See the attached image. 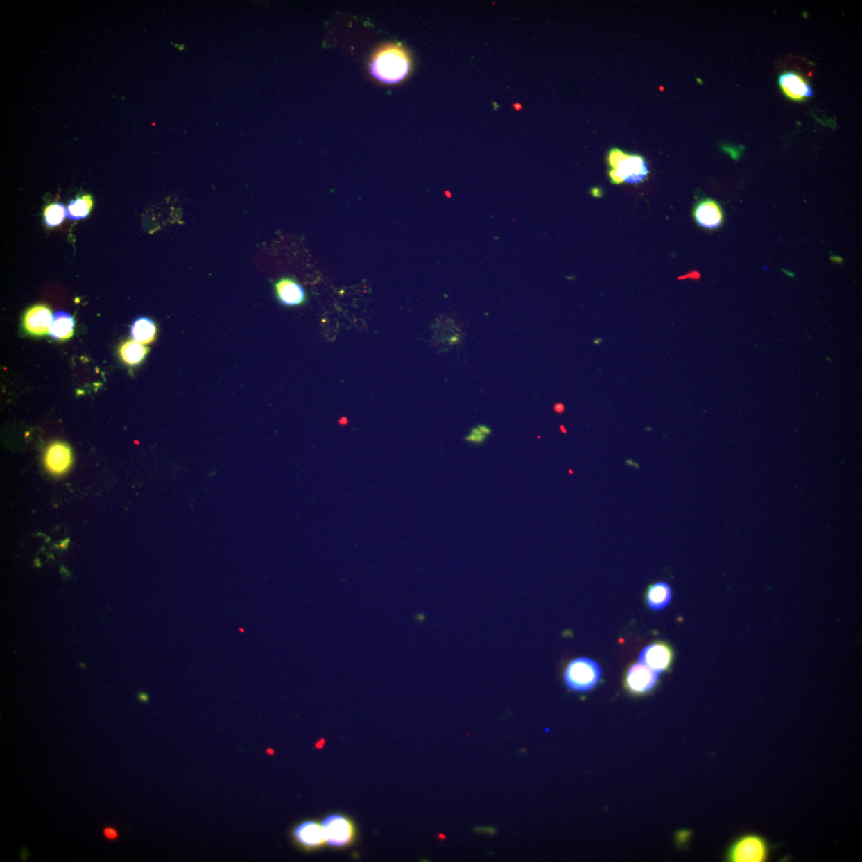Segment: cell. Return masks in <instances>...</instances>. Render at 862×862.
Here are the masks:
<instances>
[{
  "label": "cell",
  "instance_id": "obj_8",
  "mask_svg": "<svg viewBox=\"0 0 862 862\" xmlns=\"http://www.w3.org/2000/svg\"><path fill=\"white\" fill-rule=\"evenodd\" d=\"M52 318L49 308L42 304L35 305L24 314V329L31 336H45L50 331Z\"/></svg>",
  "mask_w": 862,
  "mask_h": 862
},
{
  "label": "cell",
  "instance_id": "obj_27",
  "mask_svg": "<svg viewBox=\"0 0 862 862\" xmlns=\"http://www.w3.org/2000/svg\"><path fill=\"white\" fill-rule=\"evenodd\" d=\"M591 193L592 196H594V197H596V198H600L601 197V195H602L601 190L598 188L592 189L591 190Z\"/></svg>",
  "mask_w": 862,
  "mask_h": 862
},
{
  "label": "cell",
  "instance_id": "obj_15",
  "mask_svg": "<svg viewBox=\"0 0 862 862\" xmlns=\"http://www.w3.org/2000/svg\"><path fill=\"white\" fill-rule=\"evenodd\" d=\"M75 331V320L70 314L63 311H57L53 316L50 327V336L56 341H67L71 338Z\"/></svg>",
  "mask_w": 862,
  "mask_h": 862
},
{
  "label": "cell",
  "instance_id": "obj_14",
  "mask_svg": "<svg viewBox=\"0 0 862 862\" xmlns=\"http://www.w3.org/2000/svg\"><path fill=\"white\" fill-rule=\"evenodd\" d=\"M673 598V592L670 585L664 581H658L648 587L646 594L648 605L652 610L660 611L665 609Z\"/></svg>",
  "mask_w": 862,
  "mask_h": 862
},
{
  "label": "cell",
  "instance_id": "obj_2",
  "mask_svg": "<svg viewBox=\"0 0 862 862\" xmlns=\"http://www.w3.org/2000/svg\"><path fill=\"white\" fill-rule=\"evenodd\" d=\"M601 669L595 660L580 657L570 661L564 673V684L570 691L587 692L594 689L601 679Z\"/></svg>",
  "mask_w": 862,
  "mask_h": 862
},
{
  "label": "cell",
  "instance_id": "obj_20",
  "mask_svg": "<svg viewBox=\"0 0 862 862\" xmlns=\"http://www.w3.org/2000/svg\"><path fill=\"white\" fill-rule=\"evenodd\" d=\"M628 155V153L617 149V148L612 149L609 153V157H607V162H609L610 169H616L619 166V164H620L623 160H626Z\"/></svg>",
  "mask_w": 862,
  "mask_h": 862
},
{
  "label": "cell",
  "instance_id": "obj_4",
  "mask_svg": "<svg viewBox=\"0 0 862 862\" xmlns=\"http://www.w3.org/2000/svg\"><path fill=\"white\" fill-rule=\"evenodd\" d=\"M326 843L335 847H345L356 838L355 825L342 814H331L322 822Z\"/></svg>",
  "mask_w": 862,
  "mask_h": 862
},
{
  "label": "cell",
  "instance_id": "obj_13",
  "mask_svg": "<svg viewBox=\"0 0 862 862\" xmlns=\"http://www.w3.org/2000/svg\"><path fill=\"white\" fill-rule=\"evenodd\" d=\"M294 837L304 847L320 848L326 843L322 825L314 821H307L294 829Z\"/></svg>",
  "mask_w": 862,
  "mask_h": 862
},
{
  "label": "cell",
  "instance_id": "obj_16",
  "mask_svg": "<svg viewBox=\"0 0 862 862\" xmlns=\"http://www.w3.org/2000/svg\"><path fill=\"white\" fill-rule=\"evenodd\" d=\"M132 340L141 343L150 345L155 341L157 326L149 317L141 316L136 319L130 327Z\"/></svg>",
  "mask_w": 862,
  "mask_h": 862
},
{
  "label": "cell",
  "instance_id": "obj_25",
  "mask_svg": "<svg viewBox=\"0 0 862 862\" xmlns=\"http://www.w3.org/2000/svg\"><path fill=\"white\" fill-rule=\"evenodd\" d=\"M689 278L696 279V280L700 279V274L697 272H692V273H690L689 274H687V276L679 277V279H689Z\"/></svg>",
  "mask_w": 862,
  "mask_h": 862
},
{
  "label": "cell",
  "instance_id": "obj_24",
  "mask_svg": "<svg viewBox=\"0 0 862 862\" xmlns=\"http://www.w3.org/2000/svg\"><path fill=\"white\" fill-rule=\"evenodd\" d=\"M553 411H555V413L562 415L565 411V406L562 403H557L553 406Z\"/></svg>",
  "mask_w": 862,
  "mask_h": 862
},
{
  "label": "cell",
  "instance_id": "obj_3",
  "mask_svg": "<svg viewBox=\"0 0 862 862\" xmlns=\"http://www.w3.org/2000/svg\"><path fill=\"white\" fill-rule=\"evenodd\" d=\"M770 845L757 834H745L733 841L726 853L730 862H764L769 859Z\"/></svg>",
  "mask_w": 862,
  "mask_h": 862
},
{
  "label": "cell",
  "instance_id": "obj_12",
  "mask_svg": "<svg viewBox=\"0 0 862 862\" xmlns=\"http://www.w3.org/2000/svg\"><path fill=\"white\" fill-rule=\"evenodd\" d=\"M274 290L279 302L284 306H300L306 302L304 289L293 278L279 279L274 284Z\"/></svg>",
  "mask_w": 862,
  "mask_h": 862
},
{
  "label": "cell",
  "instance_id": "obj_22",
  "mask_svg": "<svg viewBox=\"0 0 862 862\" xmlns=\"http://www.w3.org/2000/svg\"><path fill=\"white\" fill-rule=\"evenodd\" d=\"M105 836L109 839L114 840L118 838V834L114 829L107 828L105 829Z\"/></svg>",
  "mask_w": 862,
  "mask_h": 862
},
{
  "label": "cell",
  "instance_id": "obj_19",
  "mask_svg": "<svg viewBox=\"0 0 862 862\" xmlns=\"http://www.w3.org/2000/svg\"><path fill=\"white\" fill-rule=\"evenodd\" d=\"M66 218H67V209L62 204H53L46 209L45 222L49 228H54L61 225Z\"/></svg>",
  "mask_w": 862,
  "mask_h": 862
},
{
  "label": "cell",
  "instance_id": "obj_11",
  "mask_svg": "<svg viewBox=\"0 0 862 862\" xmlns=\"http://www.w3.org/2000/svg\"><path fill=\"white\" fill-rule=\"evenodd\" d=\"M44 463L51 474L58 475L65 473L72 464L71 447L65 442H53L46 449Z\"/></svg>",
  "mask_w": 862,
  "mask_h": 862
},
{
  "label": "cell",
  "instance_id": "obj_17",
  "mask_svg": "<svg viewBox=\"0 0 862 862\" xmlns=\"http://www.w3.org/2000/svg\"><path fill=\"white\" fill-rule=\"evenodd\" d=\"M149 349L134 340L126 341L119 347V355L126 364L137 366L144 361Z\"/></svg>",
  "mask_w": 862,
  "mask_h": 862
},
{
  "label": "cell",
  "instance_id": "obj_7",
  "mask_svg": "<svg viewBox=\"0 0 862 862\" xmlns=\"http://www.w3.org/2000/svg\"><path fill=\"white\" fill-rule=\"evenodd\" d=\"M673 660V649L664 642H655L648 645L639 655V663L646 665L658 673L669 670Z\"/></svg>",
  "mask_w": 862,
  "mask_h": 862
},
{
  "label": "cell",
  "instance_id": "obj_28",
  "mask_svg": "<svg viewBox=\"0 0 862 862\" xmlns=\"http://www.w3.org/2000/svg\"><path fill=\"white\" fill-rule=\"evenodd\" d=\"M560 431H562V432L564 433V435H567V429H565L564 426H563V425L560 426Z\"/></svg>",
  "mask_w": 862,
  "mask_h": 862
},
{
  "label": "cell",
  "instance_id": "obj_18",
  "mask_svg": "<svg viewBox=\"0 0 862 862\" xmlns=\"http://www.w3.org/2000/svg\"><path fill=\"white\" fill-rule=\"evenodd\" d=\"M92 200L89 196L73 200L67 207V218L79 221L86 218L91 210Z\"/></svg>",
  "mask_w": 862,
  "mask_h": 862
},
{
  "label": "cell",
  "instance_id": "obj_1",
  "mask_svg": "<svg viewBox=\"0 0 862 862\" xmlns=\"http://www.w3.org/2000/svg\"><path fill=\"white\" fill-rule=\"evenodd\" d=\"M411 60L403 47L388 44L375 53L371 67L372 75L379 81L395 84L403 81L408 75Z\"/></svg>",
  "mask_w": 862,
  "mask_h": 862
},
{
  "label": "cell",
  "instance_id": "obj_29",
  "mask_svg": "<svg viewBox=\"0 0 862 862\" xmlns=\"http://www.w3.org/2000/svg\"><path fill=\"white\" fill-rule=\"evenodd\" d=\"M139 698H140V700H141L142 701H145V702H146V701H147V700H148V698H147V696H146L145 694H141V695H139Z\"/></svg>",
  "mask_w": 862,
  "mask_h": 862
},
{
  "label": "cell",
  "instance_id": "obj_6",
  "mask_svg": "<svg viewBox=\"0 0 862 862\" xmlns=\"http://www.w3.org/2000/svg\"><path fill=\"white\" fill-rule=\"evenodd\" d=\"M660 673L641 663L631 666L626 676V685L633 694L642 695L651 691L658 684Z\"/></svg>",
  "mask_w": 862,
  "mask_h": 862
},
{
  "label": "cell",
  "instance_id": "obj_10",
  "mask_svg": "<svg viewBox=\"0 0 862 862\" xmlns=\"http://www.w3.org/2000/svg\"><path fill=\"white\" fill-rule=\"evenodd\" d=\"M779 83L782 93L787 98L802 102L813 96V89L807 79L796 72L782 74Z\"/></svg>",
  "mask_w": 862,
  "mask_h": 862
},
{
  "label": "cell",
  "instance_id": "obj_9",
  "mask_svg": "<svg viewBox=\"0 0 862 862\" xmlns=\"http://www.w3.org/2000/svg\"><path fill=\"white\" fill-rule=\"evenodd\" d=\"M693 216L696 223L707 230L721 228L724 220L721 206L710 198L703 199L696 204Z\"/></svg>",
  "mask_w": 862,
  "mask_h": 862
},
{
  "label": "cell",
  "instance_id": "obj_21",
  "mask_svg": "<svg viewBox=\"0 0 862 862\" xmlns=\"http://www.w3.org/2000/svg\"><path fill=\"white\" fill-rule=\"evenodd\" d=\"M486 436L479 430V426L472 428L469 435L465 437V440L467 442L474 444V445H481L485 442Z\"/></svg>",
  "mask_w": 862,
  "mask_h": 862
},
{
  "label": "cell",
  "instance_id": "obj_23",
  "mask_svg": "<svg viewBox=\"0 0 862 862\" xmlns=\"http://www.w3.org/2000/svg\"><path fill=\"white\" fill-rule=\"evenodd\" d=\"M723 150L724 151H726L727 153H728L729 155H731L733 158L739 157V150H737L736 149H734V148L729 147V146H724Z\"/></svg>",
  "mask_w": 862,
  "mask_h": 862
},
{
  "label": "cell",
  "instance_id": "obj_26",
  "mask_svg": "<svg viewBox=\"0 0 862 862\" xmlns=\"http://www.w3.org/2000/svg\"><path fill=\"white\" fill-rule=\"evenodd\" d=\"M478 426L479 428V430L482 431L484 433V435H485L486 436H489L491 435L492 430H491V428H490L489 426H485V425H479Z\"/></svg>",
  "mask_w": 862,
  "mask_h": 862
},
{
  "label": "cell",
  "instance_id": "obj_5",
  "mask_svg": "<svg viewBox=\"0 0 862 862\" xmlns=\"http://www.w3.org/2000/svg\"><path fill=\"white\" fill-rule=\"evenodd\" d=\"M648 174L649 168L644 158L641 155L629 153L616 169H610L609 173L610 181L614 184L623 182L637 184L644 182Z\"/></svg>",
  "mask_w": 862,
  "mask_h": 862
}]
</instances>
